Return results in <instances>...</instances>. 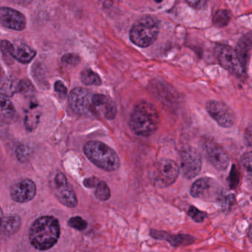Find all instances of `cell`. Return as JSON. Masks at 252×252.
<instances>
[{"instance_id":"obj_26","label":"cell","mask_w":252,"mask_h":252,"mask_svg":"<svg viewBox=\"0 0 252 252\" xmlns=\"http://www.w3.org/2000/svg\"><path fill=\"white\" fill-rule=\"evenodd\" d=\"M67 224L69 226L78 230V231H83V230L86 229L88 225V222L79 216L70 218L67 222Z\"/></svg>"},{"instance_id":"obj_11","label":"cell","mask_w":252,"mask_h":252,"mask_svg":"<svg viewBox=\"0 0 252 252\" xmlns=\"http://www.w3.org/2000/svg\"><path fill=\"white\" fill-rule=\"evenodd\" d=\"M181 167L184 178L192 179L195 178L202 168V158L200 153L194 148H187L181 152Z\"/></svg>"},{"instance_id":"obj_34","label":"cell","mask_w":252,"mask_h":252,"mask_svg":"<svg viewBox=\"0 0 252 252\" xmlns=\"http://www.w3.org/2000/svg\"><path fill=\"white\" fill-rule=\"evenodd\" d=\"M101 180L98 179L97 178H91L85 179L84 181V184L85 187H88V188H94V187H96L98 185V183L100 182Z\"/></svg>"},{"instance_id":"obj_24","label":"cell","mask_w":252,"mask_h":252,"mask_svg":"<svg viewBox=\"0 0 252 252\" xmlns=\"http://www.w3.org/2000/svg\"><path fill=\"white\" fill-rule=\"evenodd\" d=\"M95 195L100 201H107L110 198L111 192L110 188L104 181H100L95 187Z\"/></svg>"},{"instance_id":"obj_32","label":"cell","mask_w":252,"mask_h":252,"mask_svg":"<svg viewBox=\"0 0 252 252\" xmlns=\"http://www.w3.org/2000/svg\"><path fill=\"white\" fill-rule=\"evenodd\" d=\"M245 143L249 147H252V124L249 125L244 133Z\"/></svg>"},{"instance_id":"obj_3","label":"cell","mask_w":252,"mask_h":252,"mask_svg":"<svg viewBox=\"0 0 252 252\" xmlns=\"http://www.w3.org/2000/svg\"><path fill=\"white\" fill-rule=\"evenodd\" d=\"M84 153L94 164L103 170L113 172L120 166L117 153L101 141H88L84 147Z\"/></svg>"},{"instance_id":"obj_5","label":"cell","mask_w":252,"mask_h":252,"mask_svg":"<svg viewBox=\"0 0 252 252\" xmlns=\"http://www.w3.org/2000/svg\"><path fill=\"white\" fill-rule=\"evenodd\" d=\"M215 53L220 64L225 70L236 75L243 74L246 71V65L236 50L224 44H217Z\"/></svg>"},{"instance_id":"obj_13","label":"cell","mask_w":252,"mask_h":252,"mask_svg":"<svg viewBox=\"0 0 252 252\" xmlns=\"http://www.w3.org/2000/svg\"><path fill=\"white\" fill-rule=\"evenodd\" d=\"M117 113L116 103L108 95L94 94L93 97L92 116L113 120Z\"/></svg>"},{"instance_id":"obj_31","label":"cell","mask_w":252,"mask_h":252,"mask_svg":"<svg viewBox=\"0 0 252 252\" xmlns=\"http://www.w3.org/2000/svg\"><path fill=\"white\" fill-rule=\"evenodd\" d=\"M54 88H55L56 92L59 94V95H60L61 98H63L66 97V95H67V89L63 82H61V81H57L55 85H54Z\"/></svg>"},{"instance_id":"obj_9","label":"cell","mask_w":252,"mask_h":252,"mask_svg":"<svg viewBox=\"0 0 252 252\" xmlns=\"http://www.w3.org/2000/svg\"><path fill=\"white\" fill-rule=\"evenodd\" d=\"M53 188L54 194L62 204L69 208H74L77 206L76 193L71 186L69 185L67 178L63 172H58L54 177Z\"/></svg>"},{"instance_id":"obj_27","label":"cell","mask_w":252,"mask_h":252,"mask_svg":"<svg viewBox=\"0 0 252 252\" xmlns=\"http://www.w3.org/2000/svg\"><path fill=\"white\" fill-rule=\"evenodd\" d=\"M240 163L247 172L252 173V151L245 153L240 159Z\"/></svg>"},{"instance_id":"obj_22","label":"cell","mask_w":252,"mask_h":252,"mask_svg":"<svg viewBox=\"0 0 252 252\" xmlns=\"http://www.w3.org/2000/svg\"><path fill=\"white\" fill-rule=\"evenodd\" d=\"M81 81L86 85H100L101 79L100 76L92 70H83L81 73Z\"/></svg>"},{"instance_id":"obj_20","label":"cell","mask_w":252,"mask_h":252,"mask_svg":"<svg viewBox=\"0 0 252 252\" xmlns=\"http://www.w3.org/2000/svg\"><path fill=\"white\" fill-rule=\"evenodd\" d=\"M15 108L14 104L8 96L1 95V117L5 122H10L15 116Z\"/></svg>"},{"instance_id":"obj_21","label":"cell","mask_w":252,"mask_h":252,"mask_svg":"<svg viewBox=\"0 0 252 252\" xmlns=\"http://www.w3.org/2000/svg\"><path fill=\"white\" fill-rule=\"evenodd\" d=\"M231 19V12L228 10H219L214 14L212 22L217 28H224L230 23Z\"/></svg>"},{"instance_id":"obj_33","label":"cell","mask_w":252,"mask_h":252,"mask_svg":"<svg viewBox=\"0 0 252 252\" xmlns=\"http://www.w3.org/2000/svg\"><path fill=\"white\" fill-rule=\"evenodd\" d=\"M187 3L196 10L203 9L206 5V1H187Z\"/></svg>"},{"instance_id":"obj_28","label":"cell","mask_w":252,"mask_h":252,"mask_svg":"<svg viewBox=\"0 0 252 252\" xmlns=\"http://www.w3.org/2000/svg\"><path fill=\"white\" fill-rule=\"evenodd\" d=\"M81 58L76 54H67L63 56L62 62L69 65H77L80 63Z\"/></svg>"},{"instance_id":"obj_7","label":"cell","mask_w":252,"mask_h":252,"mask_svg":"<svg viewBox=\"0 0 252 252\" xmlns=\"http://www.w3.org/2000/svg\"><path fill=\"white\" fill-rule=\"evenodd\" d=\"M190 194L195 198L206 200H220L222 191L218 183L210 178H199L191 185Z\"/></svg>"},{"instance_id":"obj_35","label":"cell","mask_w":252,"mask_h":252,"mask_svg":"<svg viewBox=\"0 0 252 252\" xmlns=\"http://www.w3.org/2000/svg\"><path fill=\"white\" fill-rule=\"evenodd\" d=\"M248 237H249L251 243H252V222L251 224L250 227H249V231H248Z\"/></svg>"},{"instance_id":"obj_14","label":"cell","mask_w":252,"mask_h":252,"mask_svg":"<svg viewBox=\"0 0 252 252\" xmlns=\"http://www.w3.org/2000/svg\"><path fill=\"white\" fill-rule=\"evenodd\" d=\"M36 194V184L30 179L23 180L11 188V198L19 203H29L34 198Z\"/></svg>"},{"instance_id":"obj_29","label":"cell","mask_w":252,"mask_h":252,"mask_svg":"<svg viewBox=\"0 0 252 252\" xmlns=\"http://www.w3.org/2000/svg\"><path fill=\"white\" fill-rule=\"evenodd\" d=\"M188 213L194 221L198 222H203L206 217V214H205L204 212H200V210L196 209L194 206H191V207H190Z\"/></svg>"},{"instance_id":"obj_2","label":"cell","mask_w":252,"mask_h":252,"mask_svg":"<svg viewBox=\"0 0 252 252\" xmlns=\"http://www.w3.org/2000/svg\"><path fill=\"white\" fill-rule=\"evenodd\" d=\"M160 125V116L154 105L139 103L131 113L129 126L137 135L149 137L154 134Z\"/></svg>"},{"instance_id":"obj_1","label":"cell","mask_w":252,"mask_h":252,"mask_svg":"<svg viewBox=\"0 0 252 252\" xmlns=\"http://www.w3.org/2000/svg\"><path fill=\"white\" fill-rule=\"evenodd\" d=\"M61 234L60 221L53 216H43L36 219L29 230L31 244L39 251L51 249L60 240Z\"/></svg>"},{"instance_id":"obj_18","label":"cell","mask_w":252,"mask_h":252,"mask_svg":"<svg viewBox=\"0 0 252 252\" xmlns=\"http://www.w3.org/2000/svg\"><path fill=\"white\" fill-rule=\"evenodd\" d=\"M252 48V32L246 33L244 36H242L237 43V54L240 56L243 64L246 66L248 60H249V51Z\"/></svg>"},{"instance_id":"obj_15","label":"cell","mask_w":252,"mask_h":252,"mask_svg":"<svg viewBox=\"0 0 252 252\" xmlns=\"http://www.w3.org/2000/svg\"><path fill=\"white\" fill-rule=\"evenodd\" d=\"M0 19L2 26L11 30H24L26 26V17L14 8L2 7L0 10Z\"/></svg>"},{"instance_id":"obj_17","label":"cell","mask_w":252,"mask_h":252,"mask_svg":"<svg viewBox=\"0 0 252 252\" xmlns=\"http://www.w3.org/2000/svg\"><path fill=\"white\" fill-rule=\"evenodd\" d=\"M36 55V51L26 44L20 43L14 46V59L23 64L31 63Z\"/></svg>"},{"instance_id":"obj_23","label":"cell","mask_w":252,"mask_h":252,"mask_svg":"<svg viewBox=\"0 0 252 252\" xmlns=\"http://www.w3.org/2000/svg\"><path fill=\"white\" fill-rule=\"evenodd\" d=\"M1 51L2 57L5 60V63L11 64L14 63V46L10 43L8 41L2 40L1 43Z\"/></svg>"},{"instance_id":"obj_8","label":"cell","mask_w":252,"mask_h":252,"mask_svg":"<svg viewBox=\"0 0 252 252\" xmlns=\"http://www.w3.org/2000/svg\"><path fill=\"white\" fill-rule=\"evenodd\" d=\"M94 95L92 92L85 88H75L69 95V105L78 114L92 116Z\"/></svg>"},{"instance_id":"obj_10","label":"cell","mask_w":252,"mask_h":252,"mask_svg":"<svg viewBox=\"0 0 252 252\" xmlns=\"http://www.w3.org/2000/svg\"><path fill=\"white\" fill-rule=\"evenodd\" d=\"M206 110L209 116L219 126L229 128L235 122L234 112L225 103L219 101H209L206 104Z\"/></svg>"},{"instance_id":"obj_12","label":"cell","mask_w":252,"mask_h":252,"mask_svg":"<svg viewBox=\"0 0 252 252\" xmlns=\"http://www.w3.org/2000/svg\"><path fill=\"white\" fill-rule=\"evenodd\" d=\"M203 150L211 164L219 171H225L229 164V158L226 152L216 143L205 141Z\"/></svg>"},{"instance_id":"obj_25","label":"cell","mask_w":252,"mask_h":252,"mask_svg":"<svg viewBox=\"0 0 252 252\" xmlns=\"http://www.w3.org/2000/svg\"><path fill=\"white\" fill-rule=\"evenodd\" d=\"M17 92L23 94L26 96L32 98V95L34 94L35 90L32 84L27 79L21 80L19 82L17 85Z\"/></svg>"},{"instance_id":"obj_4","label":"cell","mask_w":252,"mask_h":252,"mask_svg":"<svg viewBox=\"0 0 252 252\" xmlns=\"http://www.w3.org/2000/svg\"><path fill=\"white\" fill-rule=\"evenodd\" d=\"M160 26L155 17H141L131 28L129 39L132 43L141 48H147L154 43L158 36Z\"/></svg>"},{"instance_id":"obj_19","label":"cell","mask_w":252,"mask_h":252,"mask_svg":"<svg viewBox=\"0 0 252 252\" xmlns=\"http://www.w3.org/2000/svg\"><path fill=\"white\" fill-rule=\"evenodd\" d=\"M22 220L19 215H9L2 219V232L7 236L16 234L20 230Z\"/></svg>"},{"instance_id":"obj_16","label":"cell","mask_w":252,"mask_h":252,"mask_svg":"<svg viewBox=\"0 0 252 252\" xmlns=\"http://www.w3.org/2000/svg\"><path fill=\"white\" fill-rule=\"evenodd\" d=\"M42 112L36 101H32L25 113L24 125L29 131H33L37 127L40 121Z\"/></svg>"},{"instance_id":"obj_6","label":"cell","mask_w":252,"mask_h":252,"mask_svg":"<svg viewBox=\"0 0 252 252\" xmlns=\"http://www.w3.org/2000/svg\"><path fill=\"white\" fill-rule=\"evenodd\" d=\"M179 173V166L175 161L163 159L155 165L152 179L157 187H167L175 182Z\"/></svg>"},{"instance_id":"obj_30","label":"cell","mask_w":252,"mask_h":252,"mask_svg":"<svg viewBox=\"0 0 252 252\" xmlns=\"http://www.w3.org/2000/svg\"><path fill=\"white\" fill-rule=\"evenodd\" d=\"M17 155L19 160L26 161L30 156V148L24 144H22L17 147Z\"/></svg>"}]
</instances>
